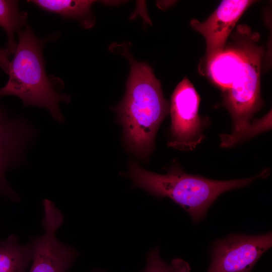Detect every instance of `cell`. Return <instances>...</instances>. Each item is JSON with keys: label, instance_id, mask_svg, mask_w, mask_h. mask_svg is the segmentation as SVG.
Segmentation results:
<instances>
[{"label": "cell", "instance_id": "6da1fadb", "mask_svg": "<svg viewBox=\"0 0 272 272\" xmlns=\"http://www.w3.org/2000/svg\"><path fill=\"white\" fill-rule=\"evenodd\" d=\"M125 55L129 60L130 72L125 96L115 111L122 126L128 151L146 161L170 106L152 68L146 63L136 61L127 52Z\"/></svg>", "mask_w": 272, "mask_h": 272}, {"label": "cell", "instance_id": "7a4b0ae2", "mask_svg": "<svg viewBox=\"0 0 272 272\" xmlns=\"http://www.w3.org/2000/svg\"><path fill=\"white\" fill-rule=\"evenodd\" d=\"M128 168V176L133 187L143 189L160 199L169 197L186 211L195 223L205 217L207 211L220 194L247 186L268 172L265 169L250 178L220 181L188 174L177 166L171 167L164 174L147 170L133 161L129 163Z\"/></svg>", "mask_w": 272, "mask_h": 272}, {"label": "cell", "instance_id": "3957f363", "mask_svg": "<svg viewBox=\"0 0 272 272\" xmlns=\"http://www.w3.org/2000/svg\"><path fill=\"white\" fill-rule=\"evenodd\" d=\"M18 34V42L9 65V79L0 89V97L17 96L24 106L45 108L54 119L63 122L59 103H68L70 97L55 89L46 74L42 53L44 45L53 37L38 38L28 24Z\"/></svg>", "mask_w": 272, "mask_h": 272}, {"label": "cell", "instance_id": "277c9868", "mask_svg": "<svg viewBox=\"0 0 272 272\" xmlns=\"http://www.w3.org/2000/svg\"><path fill=\"white\" fill-rule=\"evenodd\" d=\"M236 35L239 54L220 75L216 85L225 92V102L234 121V135L239 136L249 127L259 104L263 49L257 44L258 34L247 26H239Z\"/></svg>", "mask_w": 272, "mask_h": 272}, {"label": "cell", "instance_id": "5b68a950", "mask_svg": "<svg viewBox=\"0 0 272 272\" xmlns=\"http://www.w3.org/2000/svg\"><path fill=\"white\" fill-rule=\"evenodd\" d=\"M43 206L42 225L44 232L30 241L32 259L28 272H66L73 265L78 253L56 237V232L63 222L60 210L48 199L43 200Z\"/></svg>", "mask_w": 272, "mask_h": 272}, {"label": "cell", "instance_id": "8992f818", "mask_svg": "<svg viewBox=\"0 0 272 272\" xmlns=\"http://www.w3.org/2000/svg\"><path fill=\"white\" fill-rule=\"evenodd\" d=\"M271 245V232L258 235L231 234L215 243L207 272H251Z\"/></svg>", "mask_w": 272, "mask_h": 272}, {"label": "cell", "instance_id": "52a82bcc", "mask_svg": "<svg viewBox=\"0 0 272 272\" xmlns=\"http://www.w3.org/2000/svg\"><path fill=\"white\" fill-rule=\"evenodd\" d=\"M199 102V96L194 86L188 79L184 78L171 95L169 147L192 150L201 142V122L198 114Z\"/></svg>", "mask_w": 272, "mask_h": 272}, {"label": "cell", "instance_id": "ba28073f", "mask_svg": "<svg viewBox=\"0 0 272 272\" xmlns=\"http://www.w3.org/2000/svg\"><path fill=\"white\" fill-rule=\"evenodd\" d=\"M34 134L25 119L10 117L0 106V192L14 201L18 196L6 178V171L18 164Z\"/></svg>", "mask_w": 272, "mask_h": 272}, {"label": "cell", "instance_id": "9c48e42d", "mask_svg": "<svg viewBox=\"0 0 272 272\" xmlns=\"http://www.w3.org/2000/svg\"><path fill=\"white\" fill-rule=\"evenodd\" d=\"M255 2L251 0H225L205 21L192 19L190 24L206 41V61L225 48L227 40L245 10Z\"/></svg>", "mask_w": 272, "mask_h": 272}, {"label": "cell", "instance_id": "30bf717a", "mask_svg": "<svg viewBox=\"0 0 272 272\" xmlns=\"http://www.w3.org/2000/svg\"><path fill=\"white\" fill-rule=\"evenodd\" d=\"M42 10L56 14L63 18L76 20L85 28L92 27L95 18L91 8L95 2L91 0H31Z\"/></svg>", "mask_w": 272, "mask_h": 272}, {"label": "cell", "instance_id": "8fae6325", "mask_svg": "<svg viewBox=\"0 0 272 272\" xmlns=\"http://www.w3.org/2000/svg\"><path fill=\"white\" fill-rule=\"evenodd\" d=\"M32 259L30 241L22 244L15 234L0 241V272H27Z\"/></svg>", "mask_w": 272, "mask_h": 272}, {"label": "cell", "instance_id": "7c38bea8", "mask_svg": "<svg viewBox=\"0 0 272 272\" xmlns=\"http://www.w3.org/2000/svg\"><path fill=\"white\" fill-rule=\"evenodd\" d=\"M28 14L20 12L17 1L0 0V27L6 32L8 37L7 48L14 54L17 43L15 33H18L27 25Z\"/></svg>", "mask_w": 272, "mask_h": 272}, {"label": "cell", "instance_id": "4fadbf2b", "mask_svg": "<svg viewBox=\"0 0 272 272\" xmlns=\"http://www.w3.org/2000/svg\"><path fill=\"white\" fill-rule=\"evenodd\" d=\"M147 263L143 272H189V267L183 260L177 258L170 264L160 257L159 247L151 250L147 255Z\"/></svg>", "mask_w": 272, "mask_h": 272}, {"label": "cell", "instance_id": "5bb4252c", "mask_svg": "<svg viewBox=\"0 0 272 272\" xmlns=\"http://www.w3.org/2000/svg\"><path fill=\"white\" fill-rule=\"evenodd\" d=\"M11 53L7 49L0 48V67L8 74Z\"/></svg>", "mask_w": 272, "mask_h": 272}, {"label": "cell", "instance_id": "9a60e30c", "mask_svg": "<svg viewBox=\"0 0 272 272\" xmlns=\"http://www.w3.org/2000/svg\"><path fill=\"white\" fill-rule=\"evenodd\" d=\"M91 272H106V271L103 270H100V269H95Z\"/></svg>", "mask_w": 272, "mask_h": 272}]
</instances>
